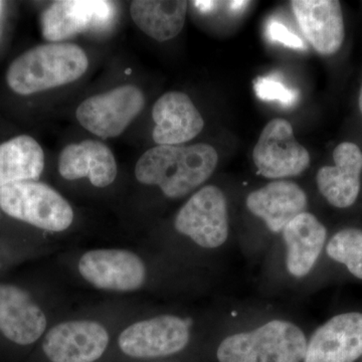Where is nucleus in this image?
Here are the masks:
<instances>
[{"label": "nucleus", "mask_w": 362, "mask_h": 362, "mask_svg": "<svg viewBox=\"0 0 362 362\" xmlns=\"http://www.w3.org/2000/svg\"><path fill=\"white\" fill-rule=\"evenodd\" d=\"M211 145H157L147 150L135 166L142 185H156L170 199H180L206 182L218 165Z\"/></svg>", "instance_id": "nucleus-1"}, {"label": "nucleus", "mask_w": 362, "mask_h": 362, "mask_svg": "<svg viewBox=\"0 0 362 362\" xmlns=\"http://www.w3.org/2000/svg\"><path fill=\"white\" fill-rule=\"evenodd\" d=\"M88 66L87 54L78 45L52 42L33 47L14 59L6 81L18 94L32 95L75 82Z\"/></svg>", "instance_id": "nucleus-2"}, {"label": "nucleus", "mask_w": 362, "mask_h": 362, "mask_svg": "<svg viewBox=\"0 0 362 362\" xmlns=\"http://www.w3.org/2000/svg\"><path fill=\"white\" fill-rule=\"evenodd\" d=\"M307 341L303 331L287 321L273 320L226 337L218 346L220 362H302Z\"/></svg>", "instance_id": "nucleus-3"}, {"label": "nucleus", "mask_w": 362, "mask_h": 362, "mask_svg": "<svg viewBox=\"0 0 362 362\" xmlns=\"http://www.w3.org/2000/svg\"><path fill=\"white\" fill-rule=\"evenodd\" d=\"M0 209L11 218L47 232H64L74 221L73 209L65 197L39 181L0 188Z\"/></svg>", "instance_id": "nucleus-4"}, {"label": "nucleus", "mask_w": 362, "mask_h": 362, "mask_svg": "<svg viewBox=\"0 0 362 362\" xmlns=\"http://www.w3.org/2000/svg\"><path fill=\"white\" fill-rule=\"evenodd\" d=\"M144 104V95L137 87L121 86L85 100L76 116L85 129L108 139L122 134L139 115Z\"/></svg>", "instance_id": "nucleus-5"}, {"label": "nucleus", "mask_w": 362, "mask_h": 362, "mask_svg": "<svg viewBox=\"0 0 362 362\" xmlns=\"http://www.w3.org/2000/svg\"><path fill=\"white\" fill-rule=\"evenodd\" d=\"M175 226L178 233L189 237L199 247H221L228 235L225 194L214 185L202 187L181 207Z\"/></svg>", "instance_id": "nucleus-6"}, {"label": "nucleus", "mask_w": 362, "mask_h": 362, "mask_svg": "<svg viewBox=\"0 0 362 362\" xmlns=\"http://www.w3.org/2000/svg\"><path fill=\"white\" fill-rule=\"evenodd\" d=\"M252 159L259 175L271 180L300 175L310 165L309 152L295 139L291 123L282 118L267 124Z\"/></svg>", "instance_id": "nucleus-7"}, {"label": "nucleus", "mask_w": 362, "mask_h": 362, "mask_svg": "<svg viewBox=\"0 0 362 362\" xmlns=\"http://www.w3.org/2000/svg\"><path fill=\"white\" fill-rule=\"evenodd\" d=\"M189 337L187 321L177 316L161 315L128 326L119 335L118 345L126 356L156 358L185 349Z\"/></svg>", "instance_id": "nucleus-8"}, {"label": "nucleus", "mask_w": 362, "mask_h": 362, "mask_svg": "<svg viewBox=\"0 0 362 362\" xmlns=\"http://www.w3.org/2000/svg\"><path fill=\"white\" fill-rule=\"evenodd\" d=\"M81 276L98 289L133 292L146 282L144 262L122 249H98L85 252L78 264Z\"/></svg>", "instance_id": "nucleus-9"}, {"label": "nucleus", "mask_w": 362, "mask_h": 362, "mask_svg": "<svg viewBox=\"0 0 362 362\" xmlns=\"http://www.w3.org/2000/svg\"><path fill=\"white\" fill-rule=\"evenodd\" d=\"M108 331L93 320L65 321L49 330L42 350L51 362H95L109 345Z\"/></svg>", "instance_id": "nucleus-10"}, {"label": "nucleus", "mask_w": 362, "mask_h": 362, "mask_svg": "<svg viewBox=\"0 0 362 362\" xmlns=\"http://www.w3.org/2000/svg\"><path fill=\"white\" fill-rule=\"evenodd\" d=\"M113 2L103 0H62L47 7L42 16L45 40L59 42L78 33L107 28L115 18Z\"/></svg>", "instance_id": "nucleus-11"}, {"label": "nucleus", "mask_w": 362, "mask_h": 362, "mask_svg": "<svg viewBox=\"0 0 362 362\" xmlns=\"http://www.w3.org/2000/svg\"><path fill=\"white\" fill-rule=\"evenodd\" d=\"M362 356V313L332 317L307 344L304 362H354Z\"/></svg>", "instance_id": "nucleus-12"}, {"label": "nucleus", "mask_w": 362, "mask_h": 362, "mask_svg": "<svg viewBox=\"0 0 362 362\" xmlns=\"http://www.w3.org/2000/svg\"><path fill=\"white\" fill-rule=\"evenodd\" d=\"M300 30L318 54L332 56L345 39L341 4L337 0H293Z\"/></svg>", "instance_id": "nucleus-13"}, {"label": "nucleus", "mask_w": 362, "mask_h": 362, "mask_svg": "<svg viewBox=\"0 0 362 362\" xmlns=\"http://www.w3.org/2000/svg\"><path fill=\"white\" fill-rule=\"evenodd\" d=\"M334 165L323 166L317 187L331 206L347 209L357 201L361 187L362 151L356 143L342 142L333 151Z\"/></svg>", "instance_id": "nucleus-14"}, {"label": "nucleus", "mask_w": 362, "mask_h": 362, "mask_svg": "<svg viewBox=\"0 0 362 362\" xmlns=\"http://www.w3.org/2000/svg\"><path fill=\"white\" fill-rule=\"evenodd\" d=\"M47 317L30 293L0 283V332L18 345L35 343L47 329Z\"/></svg>", "instance_id": "nucleus-15"}, {"label": "nucleus", "mask_w": 362, "mask_h": 362, "mask_svg": "<svg viewBox=\"0 0 362 362\" xmlns=\"http://www.w3.org/2000/svg\"><path fill=\"white\" fill-rule=\"evenodd\" d=\"M156 125L152 137L158 145H181L202 132L204 121L185 93L168 92L157 100L152 110Z\"/></svg>", "instance_id": "nucleus-16"}, {"label": "nucleus", "mask_w": 362, "mask_h": 362, "mask_svg": "<svg viewBox=\"0 0 362 362\" xmlns=\"http://www.w3.org/2000/svg\"><path fill=\"white\" fill-rule=\"evenodd\" d=\"M59 173L66 180L88 177L94 187L104 188L115 181L118 168L108 146L97 140L73 143L59 157Z\"/></svg>", "instance_id": "nucleus-17"}, {"label": "nucleus", "mask_w": 362, "mask_h": 362, "mask_svg": "<svg viewBox=\"0 0 362 362\" xmlns=\"http://www.w3.org/2000/svg\"><path fill=\"white\" fill-rule=\"evenodd\" d=\"M247 206L252 214L265 221L271 232L280 233L293 218L304 213L307 195L291 181H273L250 194Z\"/></svg>", "instance_id": "nucleus-18"}, {"label": "nucleus", "mask_w": 362, "mask_h": 362, "mask_svg": "<svg viewBox=\"0 0 362 362\" xmlns=\"http://www.w3.org/2000/svg\"><path fill=\"white\" fill-rule=\"evenodd\" d=\"M287 246V269L295 277H304L310 273L320 256L327 230L315 216L300 214L283 230Z\"/></svg>", "instance_id": "nucleus-19"}, {"label": "nucleus", "mask_w": 362, "mask_h": 362, "mask_svg": "<svg viewBox=\"0 0 362 362\" xmlns=\"http://www.w3.org/2000/svg\"><path fill=\"white\" fill-rule=\"evenodd\" d=\"M187 1L173 0H136L130 13L136 25L157 42L175 39L182 30L187 16Z\"/></svg>", "instance_id": "nucleus-20"}, {"label": "nucleus", "mask_w": 362, "mask_h": 362, "mask_svg": "<svg viewBox=\"0 0 362 362\" xmlns=\"http://www.w3.org/2000/svg\"><path fill=\"white\" fill-rule=\"evenodd\" d=\"M44 168V150L30 136H18L0 144V188L39 180Z\"/></svg>", "instance_id": "nucleus-21"}, {"label": "nucleus", "mask_w": 362, "mask_h": 362, "mask_svg": "<svg viewBox=\"0 0 362 362\" xmlns=\"http://www.w3.org/2000/svg\"><path fill=\"white\" fill-rule=\"evenodd\" d=\"M326 252L333 261L343 264L347 270L362 280V230L344 228L331 238Z\"/></svg>", "instance_id": "nucleus-22"}, {"label": "nucleus", "mask_w": 362, "mask_h": 362, "mask_svg": "<svg viewBox=\"0 0 362 362\" xmlns=\"http://www.w3.org/2000/svg\"><path fill=\"white\" fill-rule=\"evenodd\" d=\"M255 89L257 95L264 100H278L286 104H291L297 98L294 92L271 78H259L255 85Z\"/></svg>", "instance_id": "nucleus-23"}, {"label": "nucleus", "mask_w": 362, "mask_h": 362, "mask_svg": "<svg viewBox=\"0 0 362 362\" xmlns=\"http://www.w3.org/2000/svg\"><path fill=\"white\" fill-rule=\"evenodd\" d=\"M268 33L273 40L283 42L286 45H289L292 47H303V42L302 40L297 37L296 35L290 33L284 25L277 23V21H272L268 26Z\"/></svg>", "instance_id": "nucleus-24"}, {"label": "nucleus", "mask_w": 362, "mask_h": 362, "mask_svg": "<svg viewBox=\"0 0 362 362\" xmlns=\"http://www.w3.org/2000/svg\"><path fill=\"white\" fill-rule=\"evenodd\" d=\"M195 6L199 7L202 11H209L216 6V2L214 1H194Z\"/></svg>", "instance_id": "nucleus-25"}, {"label": "nucleus", "mask_w": 362, "mask_h": 362, "mask_svg": "<svg viewBox=\"0 0 362 362\" xmlns=\"http://www.w3.org/2000/svg\"><path fill=\"white\" fill-rule=\"evenodd\" d=\"M358 105H359V109H361V112L362 114V84H361V92H359Z\"/></svg>", "instance_id": "nucleus-26"}, {"label": "nucleus", "mask_w": 362, "mask_h": 362, "mask_svg": "<svg viewBox=\"0 0 362 362\" xmlns=\"http://www.w3.org/2000/svg\"><path fill=\"white\" fill-rule=\"evenodd\" d=\"M1 6H2V2L0 1V9H1Z\"/></svg>", "instance_id": "nucleus-27"}]
</instances>
